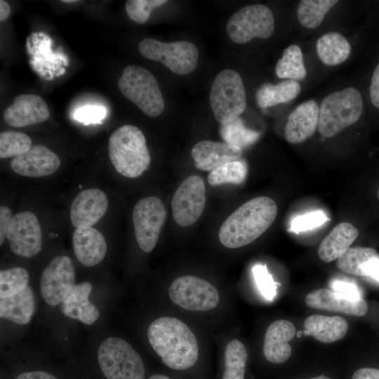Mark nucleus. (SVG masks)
<instances>
[{
  "instance_id": "f257e3e1",
  "label": "nucleus",
  "mask_w": 379,
  "mask_h": 379,
  "mask_svg": "<svg viewBox=\"0 0 379 379\" xmlns=\"http://www.w3.org/2000/svg\"><path fill=\"white\" fill-rule=\"evenodd\" d=\"M147 338L153 350L170 368L185 370L198 359L199 346L194 334L177 318L155 319L149 326Z\"/></svg>"
},
{
  "instance_id": "f03ea898",
  "label": "nucleus",
  "mask_w": 379,
  "mask_h": 379,
  "mask_svg": "<svg viewBox=\"0 0 379 379\" xmlns=\"http://www.w3.org/2000/svg\"><path fill=\"white\" fill-rule=\"evenodd\" d=\"M277 210L275 201L268 197L248 200L222 222L218 233L220 243L228 248L252 243L272 225Z\"/></svg>"
},
{
  "instance_id": "7ed1b4c3",
  "label": "nucleus",
  "mask_w": 379,
  "mask_h": 379,
  "mask_svg": "<svg viewBox=\"0 0 379 379\" xmlns=\"http://www.w3.org/2000/svg\"><path fill=\"white\" fill-rule=\"evenodd\" d=\"M109 159L118 173L137 178L149 166L150 155L142 131L133 125L118 128L109 138Z\"/></svg>"
},
{
  "instance_id": "20e7f679",
  "label": "nucleus",
  "mask_w": 379,
  "mask_h": 379,
  "mask_svg": "<svg viewBox=\"0 0 379 379\" xmlns=\"http://www.w3.org/2000/svg\"><path fill=\"white\" fill-rule=\"evenodd\" d=\"M98 370L104 379H145V368L138 352L126 340L109 337L97 353Z\"/></svg>"
},
{
  "instance_id": "39448f33",
  "label": "nucleus",
  "mask_w": 379,
  "mask_h": 379,
  "mask_svg": "<svg viewBox=\"0 0 379 379\" xmlns=\"http://www.w3.org/2000/svg\"><path fill=\"white\" fill-rule=\"evenodd\" d=\"M363 99L353 87L326 96L319 107L318 128L324 138H331L355 124L363 111Z\"/></svg>"
},
{
  "instance_id": "423d86ee",
  "label": "nucleus",
  "mask_w": 379,
  "mask_h": 379,
  "mask_svg": "<svg viewBox=\"0 0 379 379\" xmlns=\"http://www.w3.org/2000/svg\"><path fill=\"white\" fill-rule=\"evenodd\" d=\"M121 94L146 115L155 117L164 109V100L154 76L147 69L131 65L118 81Z\"/></svg>"
},
{
  "instance_id": "0eeeda50",
  "label": "nucleus",
  "mask_w": 379,
  "mask_h": 379,
  "mask_svg": "<svg viewBox=\"0 0 379 379\" xmlns=\"http://www.w3.org/2000/svg\"><path fill=\"white\" fill-rule=\"evenodd\" d=\"M209 99L213 115L220 125L238 119L246 106V91L239 74L232 69L220 71L213 81Z\"/></svg>"
},
{
  "instance_id": "6e6552de",
  "label": "nucleus",
  "mask_w": 379,
  "mask_h": 379,
  "mask_svg": "<svg viewBox=\"0 0 379 379\" xmlns=\"http://www.w3.org/2000/svg\"><path fill=\"white\" fill-rule=\"evenodd\" d=\"M138 50L145 58L162 63L178 75L193 72L198 63V50L187 41L166 43L146 38L139 44Z\"/></svg>"
},
{
  "instance_id": "1a4fd4ad",
  "label": "nucleus",
  "mask_w": 379,
  "mask_h": 379,
  "mask_svg": "<svg viewBox=\"0 0 379 379\" xmlns=\"http://www.w3.org/2000/svg\"><path fill=\"white\" fill-rule=\"evenodd\" d=\"M274 29L273 13L263 4L240 8L230 17L226 25L228 36L236 44H245L253 38L267 39Z\"/></svg>"
},
{
  "instance_id": "9d476101",
  "label": "nucleus",
  "mask_w": 379,
  "mask_h": 379,
  "mask_svg": "<svg viewBox=\"0 0 379 379\" xmlns=\"http://www.w3.org/2000/svg\"><path fill=\"white\" fill-rule=\"evenodd\" d=\"M171 301L190 311H207L217 306L219 295L208 281L194 276L185 275L175 279L168 288Z\"/></svg>"
},
{
  "instance_id": "9b49d317",
  "label": "nucleus",
  "mask_w": 379,
  "mask_h": 379,
  "mask_svg": "<svg viewBox=\"0 0 379 379\" xmlns=\"http://www.w3.org/2000/svg\"><path fill=\"white\" fill-rule=\"evenodd\" d=\"M132 218L138 246L144 252H151L166 218L163 202L154 196L141 199L134 206Z\"/></svg>"
},
{
  "instance_id": "f8f14e48",
  "label": "nucleus",
  "mask_w": 379,
  "mask_h": 379,
  "mask_svg": "<svg viewBox=\"0 0 379 379\" xmlns=\"http://www.w3.org/2000/svg\"><path fill=\"white\" fill-rule=\"evenodd\" d=\"M206 204L205 184L199 175L185 178L175 190L171 201L175 222L188 227L201 215Z\"/></svg>"
},
{
  "instance_id": "ddd939ff",
  "label": "nucleus",
  "mask_w": 379,
  "mask_h": 379,
  "mask_svg": "<svg viewBox=\"0 0 379 379\" xmlns=\"http://www.w3.org/2000/svg\"><path fill=\"white\" fill-rule=\"evenodd\" d=\"M75 270L70 258H53L43 270L40 279V292L44 300L51 306L61 304L75 284Z\"/></svg>"
},
{
  "instance_id": "4468645a",
  "label": "nucleus",
  "mask_w": 379,
  "mask_h": 379,
  "mask_svg": "<svg viewBox=\"0 0 379 379\" xmlns=\"http://www.w3.org/2000/svg\"><path fill=\"white\" fill-rule=\"evenodd\" d=\"M6 237L11 251L24 258H32L41 250V230L37 217L31 211L13 216Z\"/></svg>"
},
{
  "instance_id": "2eb2a0df",
  "label": "nucleus",
  "mask_w": 379,
  "mask_h": 379,
  "mask_svg": "<svg viewBox=\"0 0 379 379\" xmlns=\"http://www.w3.org/2000/svg\"><path fill=\"white\" fill-rule=\"evenodd\" d=\"M108 199L105 193L98 188L80 192L70 207V220L77 228L91 227L105 214Z\"/></svg>"
},
{
  "instance_id": "dca6fc26",
  "label": "nucleus",
  "mask_w": 379,
  "mask_h": 379,
  "mask_svg": "<svg viewBox=\"0 0 379 379\" xmlns=\"http://www.w3.org/2000/svg\"><path fill=\"white\" fill-rule=\"evenodd\" d=\"M50 116L44 100L36 94H21L4 112V119L15 128L34 125L46 121Z\"/></svg>"
},
{
  "instance_id": "f3484780",
  "label": "nucleus",
  "mask_w": 379,
  "mask_h": 379,
  "mask_svg": "<svg viewBox=\"0 0 379 379\" xmlns=\"http://www.w3.org/2000/svg\"><path fill=\"white\" fill-rule=\"evenodd\" d=\"M12 170L22 176L39 178L53 174L60 165L58 155L42 145L32 146L11 161Z\"/></svg>"
},
{
  "instance_id": "a211bd4d",
  "label": "nucleus",
  "mask_w": 379,
  "mask_h": 379,
  "mask_svg": "<svg viewBox=\"0 0 379 379\" xmlns=\"http://www.w3.org/2000/svg\"><path fill=\"white\" fill-rule=\"evenodd\" d=\"M242 150L223 142L202 140L191 150L195 166L204 171H212L227 163L238 161Z\"/></svg>"
},
{
  "instance_id": "6ab92c4d",
  "label": "nucleus",
  "mask_w": 379,
  "mask_h": 379,
  "mask_svg": "<svg viewBox=\"0 0 379 379\" xmlns=\"http://www.w3.org/2000/svg\"><path fill=\"white\" fill-rule=\"evenodd\" d=\"M296 333L295 326L286 319H278L267 328L263 343L265 359L272 364H281L291 355L292 349L288 342Z\"/></svg>"
},
{
  "instance_id": "aec40b11",
  "label": "nucleus",
  "mask_w": 379,
  "mask_h": 379,
  "mask_svg": "<svg viewBox=\"0 0 379 379\" xmlns=\"http://www.w3.org/2000/svg\"><path fill=\"white\" fill-rule=\"evenodd\" d=\"M319 108L310 100L299 105L288 116L284 128L286 140L292 144L300 143L315 132L319 124Z\"/></svg>"
},
{
  "instance_id": "412c9836",
  "label": "nucleus",
  "mask_w": 379,
  "mask_h": 379,
  "mask_svg": "<svg viewBox=\"0 0 379 379\" xmlns=\"http://www.w3.org/2000/svg\"><path fill=\"white\" fill-rule=\"evenodd\" d=\"M74 254L86 267L100 263L107 253V243L103 235L95 228H77L72 235Z\"/></svg>"
},
{
  "instance_id": "4be33fe9",
  "label": "nucleus",
  "mask_w": 379,
  "mask_h": 379,
  "mask_svg": "<svg viewBox=\"0 0 379 379\" xmlns=\"http://www.w3.org/2000/svg\"><path fill=\"white\" fill-rule=\"evenodd\" d=\"M336 265L345 273L367 277L379 283V254L372 248H350Z\"/></svg>"
},
{
  "instance_id": "5701e85b",
  "label": "nucleus",
  "mask_w": 379,
  "mask_h": 379,
  "mask_svg": "<svg viewBox=\"0 0 379 379\" xmlns=\"http://www.w3.org/2000/svg\"><path fill=\"white\" fill-rule=\"evenodd\" d=\"M305 302L310 308L338 312L357 317H362L368 311L367 303L363 298L350 300L326 288L310 292L306 295Z\"/></svg>"
},
{
  "instance_id": "b1692460",
  "label": "nucleus",
  "mask_w": 379,
  "mask_h": 379,
  "mask_svg": "<svg viewBox=\"0 0 379 379\" xmlns=\"http://www.w3.org/2000/svg\"><path fill=\"white\" fill-rule=\"evenodd\" d=\"M92 284L84 281L74 285L69 294L61 303V311L68 318L77 319L86 325H92L100 316L98 308L89 300Z\"/></svg>"
},
{
  "instance_id": "393cba45",
  "label": "nucleus",
  "mask_w": 379,
  "mask_h": 379,
  "mask_svg": "<svg viewBox=\"0 0 379 379\" xmlns=\"http://www.w3.org/2000/svg\"><path fill=\"white\" fill-rule=\"evenodd\" d=\"M305 336L312 335L323 343H331L342 339L347 333L348 324L342 317L313 314L304 321Z\"/></svg>"
},
{
  "instance_id": "a878e982",
  "label": "nucleus",
  "mask_w": 379,
  "mask_h": 379,
  "mask_svg": "<svg viewBox=\"0 0 379 379\" xmlns=\"http://www.w3.org/2000/svg\"><path fill=\"white\" fill-rule=\"evenodd\" d=\"M359 236V231L352 224L343 222L336 225L322 240L318 248L321 260L330 262L338 260Z\"/></svg>"
},
{
  "instance_id": "bb28decb",
  "label": "nucleus",
  "mask_w": 379,
  "mask_h": 379,
  "mask_svg": "<svg viewBox=\"0 0 379 379\" xmlns=\"http://www.w3.org/2000/svg\"><path fill=\"white\" fill-rule=\"evenodd\" d=\"M35 310L34 294L29 286L11 297L0 298V317L19 325L28 324Z\"/></svg>"
},
{
  "instance_id": "cd10ccee",
  "label": "nucleus",
  "mask_w": 379,
  "mask_h": 379,
  "mask_svg": "<svg viewBox=\"0 0 379 379\" xmlns=\"http://www.w3.org/2000/svg\"><path fill=\"white\" fill-rule=\"evenodd\" d=\"M316 48L319 59L330 66L343 63L351 53V46L348 41L335 32H328L319 38Z\"/></svg>"
},
{
  "instance_id": "c85d7f7f",
  "label": "nucleus",
  "mask_w": 379,
  "mask_h": 379,
  "mask_svg": "<svg viewBox=\"0 0 379 379\" xmlns=\"http://www.w3.org/2000/svg\"><path fill=\"white\" fill-rule=\"evenodd\" d=\"M300 90V84L291 79L277 84L265 83L257 91L255 99L260 108H266L293 100L299 95Z\"/></svg>"
},
{
  "instance_id": "c756f323",
  "label": "nucleus",
  "mask_w": 379,
  "mask_h": 379,
  "mask_svg": "<svg viewBox=\"0 0 379 379\" xmlns=\"http://www.w3.org/2000/svg\"><path fill=\"white\" fill-rule=\"evenodd\" d=\"M276 75L280 79L302 80L307 75L300 48L291 45L283 52L275 67Z\"/></svg>"
},
{
  "instance_id": "7c9ffc66",
  "label": "nucleus",
  "mask_w": 379,
  "mask_h": 379,
  "mask_svg": "<svg viewBox=\"0 0 379 379\" xmlns=\"http://www.w3.org/2000/svg\"><path fill=\"white\" fill-rule=\"evenodd\" d=\"M247 359V351L243 343L237 339L231 340L225 350L222 379H244Z\"/></svg>"
},
{
  "instance_id": "2f4dec72",
  "label": "nucleus",
  "mask_w": 379,
  "mask_h": 379,
  "mask_svg": "<svg viewBox=\"0 0 379 379\" xmlns=\"http://www.w3.org/2000/svg\"><path fill=\"white\" fill-rule=\"evenodd\" d=\"M338 2L337 0H302L297 9L298 19L304 27L314 29Z\"/></svg>"
},
{
  "instance_id": "473e14b6",
  "label": "nucleus",
  "mask_w": 379,
  "mask_h": 379,
  "mask_svg": "<svg viewBox=\"0 0 379 379\" xmlns=\"http://www.w3.org/2000/svg\"><path fill=\"white\" fill-rule=\"evenodd\" d=\"M220 135L225 142L241 149L252 145L260 137L258 132L246 128L239 117L228 124L220 125Z\"/></svg>"
},
{
  "instance_id": "72a5a7b5",
  "label": "nucleus",
  "mask_w": 379,
  "mask_h": 379,
  "mask_svg": "<svg viewBox=\"0 0 379 379\" xmlns=\"http://www.w3.org/2000/svg\"><path fill=\"white\" fill-rule=\"evenodd\" d=\"M247 166L244 161H235L211 171L208 175V182L212 186L224 184H241L246 178Z\"/></svg>"
},
{
  "instance_id": "f704fd0d",
  "label": "nucleus",
  "mask_w": 379,
  "mask_h": 379,
  "mask_svg": "<svg viewBox=\"0 0 379 379\" xmlns=\"http://www.w3.org/2000/svg\"><path fill=\"white\" fill-rule=\"evenodd\" d=\"M29 273L23 267H15L0 272V298L11 297L28 286Z\"/></svg>"
},
{
  "instance_id": "c9c22d12",
  "label": "nucleus",
  "mask_w": 379,
  "mask_h": 379,
  "mask_svg": "<svg viewBox=\"0 0 379 379\" xmlns=\"http://www.w3.org/2000/svg\"><path fill=\"white\" fill-rule=\"evenodd\" d=\"M32 147L31 138L24 133L6 131L0 133V158L16 157Z\"/></svg>"
},
{
  "instance_id": "e433bc0d",
  "label": "nucleus",
  "mask_w": 379,
  "mask_h": 379,
  "mask_svg": "<svg viewBox=\"0 0 379 379\" xmlns=\"http://www.w3.org/2000/svg\"><path fill=\"white\" fill-rule=\"evenodd\" d=\"M167 2L166 0H128L126 2L125 8L131 20L143 24L148 20L154 8Z\"/></svg>"
},
{
  "instance_id": "4c0bfd02",
  "label": "nucleus",
  "mask_w": 379,
  "mask_h": 379,
  "mask_svg": "<svg viewBox=\"0 0 379 379\" xmlns=\"http://www.w3.org/2000/svg\"><path fill=\"white\" fill-rule=\"evenodd\" d=\"M252 273L262 296L267 300H273L277 293V288L281 286V284L274 281L265 265H255L252 268Z\"/></svg>"
},
{
  "instance_id": "58836bf2",
  "label": "nucleus",
  "mask_w": 379,
  "mask_h": 379,
  "mask_svg": "<svg viewBox=\"0 0 379 379\" xmlns=\"http://www.w3.org/2000/svg\"><path fill=\"white\" fill-rule=\"evenodd\" d=\"M328 220V216L323 211H313L293 218L291 222L290 230L294 233L312 230L321 227Z\"/></svg>"
},
{
  "instance_id": "ea45409f",
  "label": "nucleus",
  "mask_w": 379,
  "mask_h": 379,
  "mask_svg": "<svg viewBox=\"0 0 379 379\" xmlns=\"http://www.w3.org/2000/svg\"><path fill=\"white\" fill-rule=\"evenodd\" d=\"M331 290L350 300L362 299L361 291L359 286L353 282L334 279L330 283Z\"/></svg>"
},
{
  "instance_id": "a19ab883",
  "label": "nucleus",
  "mask_w": 379,
  "mask_h": 379,
  "mask_svg": "<svg viewBox=\"0 0 379 379\" xmlns=\"http://www.w3.org/2000/svg\"><path fill=\"white\" fill-rule=\"evenodd\" d=\"M105 109L100 106H86L77 109L74 117L79 121L88 124L97 122L104 118Z\"/></svg>"
},
{
  "instance_id": "79ce46f5",
  "label": "nucleus",
  "mask_w": 379,
  "mask_h": 379,
  "mask_svg": "<svg viewBox=\"0 0 379 379\" xmlns=\"http://www.w3.org/2000/svg\"><path fill=\"white\" fill-rule=\"evenodd\" d=\"M14 379H59L53 373L41 369L23 371L18 373Z\"/></svg>"
},
{
  "instance_id": "37998d69",
  "label": "nucleus",
  "mask_w": 379,
  "mask_h": 379,
  "mask_svg": "<svg viewBox=\"0 0 379 379\" xmlns=\"http://www.w3.org/2000/svg\"><path fill=\"white\" fill-rule=\"evenodd\" d=\"M11 210L5 206L0 207V244L2 245L7 234L8 228L12 219Z\"/></svg>"
},
{
  "instance_id": "c03bdc74",
  "label": "nucleus",
  "mask_w": 379,
  "mask_h": 379,
  "mask_svg": "<svg viewBox=\"0 0 379 379\" xmlns=\"http://www.w3.org/2000/svg\"><path fill=\"white\" fill-rule=\"evenodd\" d=\"M370 98L372 104L379 108V63L373 72L370 85Z\"/></svg>"
},
{
  "instance_id": "a18cd8bd",
  "label": "nucleus",
  "mask_w": 379,
  "mask_h": 379,
  "mask_svg": "<svg viewBox=\"0 0 379 379\" xmlns=\"http://www.w3.org/2000/svg\"><path fill=\"white\" fill-rule=\"evenodd\" d=\"M352 379H379V369L361 368L357 370Z\"/></svg>"
},
{
  "instance_id": "49530a36",
  "label": "nucleus",
  "mask_w": 379,
  "mask_h": 379,
  "mask_svg": "<svg viewBox=\"0 0 379 379\" xmlns=\"http://www.w3.org/2000/svg\"><path fill=\"white\" fill-rule=\"evenodd\" d=\"M11 8L8 4L4 1H0V21H4L10 15Z\"/></svg>"
},
{
  "instance_id": "de8ad7c7",
  "label": "nucleus",
  "mask_w": 379,
  "mask_h": 379,
  "mask_svg": "<svg viewBox=\"0 0 379 379\" xmlns=\"http://www.w3.org/2000/svg\"><path fill=\"white\" fill-rule=\"evenodd\" d=\"M147 379H170L168 376L161 374H154L149 376Z\"/></svg>"
},
{
  "instance_id": "09e8293b",
  "label": "nucleus",
  "mask_w": 379,
  "mask_h": 379,
  "mask_svg": "<svg viewBox=\"0 0 379 379\" xmlns=\"http://www.w3.org/2000/svg\"><path fill=\"white\" fill-rule=\"evenodd\" d=\"M310 379H331V378L325 375H319V376H317Z\"/></svg>"
},
{
  "instance_id": "8fccbe9b",
  "label": "nucleus",
  "mask_w": 379,
  "mask_h": 379,
  "mask_svg": "<svg viewBox=\"0 0 379 379\" xmlns=\"http://www.w3.org/2000/svg\"><path fill=\"white\" fill-rule=\"evenodd\" d=\"M62 1L64 3H67V4L77 2V0H63Z\"/></svg>"
},
{
  "instance_id": "3c124183",
  "label": "nucleus",
  "mask_w": 379,
  "mask_h": 379,
  "mask_svg": "<svg viewBox=\"0 0 379 379\" xmlns=\"http://www.w3.org/2000/svg\"><path fill=\"white\" fill-rule=\"evenodd\" d=\"M302 335H303V333H302V331H297V337L298 338H300L301 336H302Z\"/></svg>"
},
{
  "instance_id": "603ef678",
  "label": "nucleus",
  "mask_w": 379,
  "mask_h": 379,
  "mask_svg": "<svg viewBox=\"0 0 379 379\" xmlns=\"http://www.w3.org/2000/svg\"><path fill=\"white\" fill-rule=\"evenodd\" d=\"M378 198H379V190H378Z\"/></svg>"
}]
</instances>
